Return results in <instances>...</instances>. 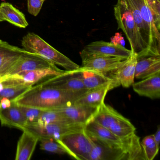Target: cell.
I'll list each match as a JSON object with an SVG mask.
<instances>
[{
  "label": "cell",
  "instance_id": "6da1fadb",
  "mask_svg": "<svg viewBox=\"0 0 160 160\" xmlns=\"http://www.w3.org/2000/svg\"><path fill=\"white\" fill-rule=\"evenodd\" d=\"M92 121L122 139L126 146L128 160H144L141 142L135 127L128 119L104 102L98 108Z\"/></svg>",
  "mask_w": 160,
  "mask_h": 160
},
{
  "label": "cell",
  "instance_id": "7a4b0ae2",
  "mask_svg": "<svg viewBox=\"0 0 160 160\" xmlns=\"http://www.w3.org/2000/svg\"><path fill=\"white\" fill-rule=\"evenodd\" d=\"M89 90L71 92L39 82L32 86L15 101L18 106L49 110L73 103Z\"/></svg>",
  "mask_w": 160,
  "mask_h": 160
},
{
  "label": "cell",
  "instance_id": "3957f363",
  "mask_svg": "<svg viewBox=\"0 0 160 160\" xmlns=\"http://www.w3.org/2000/svg\"><path fill=\"white\" fill-rule=\"evenodd\" d=\"M114 15L118 23V29H121L124 32L129 41L132 52L137 55V58L150 56L134 21L126 0H118L114 7Z\"/></svg>",
  "mask_w": 160,
  "mask_h": 160
},
{
  "label": "cell",
  "instance_id": "277c9868",
  "mask_svg": "<svg viewBox=\"0 0 160 160\" xmlns=\"http://www.w3.org/2000/svg\"><path fill=\"white\" fill-rule=\"evenodd\" d=\"M22 46L26 51L40 55L53 64L62 67L66 71H75L80 67L35 33L29 32L25 35L22 39Z\"/></svg>",
  "mask_w": 160,
  "mask_h": 160
},
{
  "label": "cell",
  "instance_id": "5b68a950",
  "mask_svg": "<svg viewBox=\"0 0 160 160\" xmlns=\"http://www.w3.org/2000/svg\"><path fill=\"white\" fill-rule=\"evenodd\" d=\"M57 140L71 157L78 160H88L93 143L85 128L67 133Z\"/></svg>",
  "mask_w": 160,
  "mask_h": 160
},
{
  "label": "cell",
  "instance_id": "8992f818",
  "mask_svg": "<svg viewBox=\"0 0 160 160\" xmlns=\"http://www.w3.org/2000/svg\"><path fill=\"white\" fill-rule=\"evenodd\" d=\"M85 130L107 147L124 154L128 160V152L123 141L108 129L92 120L85 125Z\"/></svg>",
  "mask_w": 160,
  "mask_h": 160
},
{
  "label": "cell",
  "instance_id": "52a82bcc",
  "mask_svg": "<svg viewBox=\"0 0 160 160\" xmlns=\"http://www.w3.org/2000/svg\"><path fill=\"white\" fill-rule=\"evenodd\" d=\"M85 125L78 123H54L46 125L30 124L26 125L24 130L37 136L39 138H52L58 139L62 136L73 131H78L85 128Z\"/></svg>",
  "mask_w": 160,
  "mask_h": 160
},
{
  "label": "cell",
  "instance_id": "ba28073f",
  "mask_svg": "<svg viewBox=\"0 0 160 160\" xmlns=\"http://www.w3.org/2000/svg\"><path fill=\"white\" fill-rule=\"evenodd\" d=\"M82 60L79 70L93 71L102 73L112 72L117 69L126 59L118 57L89 55L81 57Z\"/></svg>",
  "mask_w": 160,
  "mask_h": 160
},
{
  "label": "cell",
  "instance_id": "9c48e42d",
  "mask_svg": "<svg viewBox=\"0 0 160 160\" xmlns=\"http://www.w3.org/2000/svg\"><path fill=\"white\" fill-rule=\"evenodd\" d=\"M131 50L124 46L112 42L97 41L86 45L80 52V57L89 55H101L127 59L132 54Z\"/></svg>",
  "mask_w": 160,
  "mask_h": 160
},
{
  "label": "cell",
  "instance_id": "30bf717a",
  "mask_svg": "<svg viewBox=\"0 0 160 160\" xmlns=\"http://www.w3.org/2000/svg\"><path fill=\"white\" fill-rule=\"evenodd\" d=\"M57 67L40 55L27 52L23 54L11 67L4 76L16 74L22 72H29Z\"/></svg>",
  "mask_w": 160,
  "mask_h": 160
},
{
  "label": "cell",
  "instance_id": "8fae6325",
  "mask_svg": "<svg viewBox=\"0 0 160 160\" xmlns=\"http://www.w3.org/2000/svg\"><path fill=\"white\" fill-rule=\"evenodd\" d=\"M66 72V70H61L57 66L54 68L22 72L12 75L6 76L2 77V79L10 78L18 85L32 87L44 79L60 75Z\"/></svg>",
  "mask_w": 160,
  "mask_h": 160
},
{
  "label": "cell",
  "instance_id": "7c38bea8",
  "mask_svg": "<svg viewBox=\"0 0 160 160\" xmlns=\"http://www.w3.org/2000/svg\"><path fill=\"white\" fill-rule=\"evenodd\" d=\"M99 107L72 103L53 109L59 112L72 123L86 125L92 120Z\"/></svg>",
  "mask_w": 160,
  "mask_h": 160
},
{
  "label": "cell",
  "instance_id": "4fadbf2b",
  "mask_svg": "<svg viewBox=\"0 0 160 160\" xmlns=\"http://www.w3.org/2000/svg\"><path fill=\"white\" fill-rule=\"evenodd\" d=\"M0 122L2 125L17 128L23 131L27 122L20 107L15 101L0 106Z\"/></svg>",
  "mask_w": 160,
  "mask_h": 160
},
{
  "label": "cell",
  "instance_id": "5bb4252c",
  "mask_svg": "<svg viewBox=\"0 0 160 160\" xmlns=\"http://www.w3.org/2000/svg\"><path fill=\"white\" fill-rule=\"evenodd\" d=\"M41 82L69 91L80 92L88 90L85 88L82 79L73 71H67L62 74L46 78Z\"/></svg>",
  "mask_w": 160,
  "mask_h": 160
},
{
  "label": "cell",
  "instance_id": "9a60e30c",
  "mask_svg": "<svg viewBox=\"0 0 160 160\" xmlns=\"http://www.w3.org/2000/svg\"><path fill=\"white\" fill-rule=\"evenodd\" d=\"M137 61V55L132 52L116 70L111 72L110 75L120 86L123 88H129L134 83Z\"/></svg>",
  "mask_w": 160,
  "mask_h": 160
},
{
  "label": "cell",
  "instance_id": "2e32d148",
  "mask_svg": "<svg viewBox=\"0 0 160 160\" xmlns=\"http://www.w3.org/2000/svg\"><path fill=\"white\" fill-rule=\"evenodd\" d=\"M27 51L0 40V74L2 77Z\"/></svg>",
  "mask_w": 160,
  "mask_h": 160
},
{
  "label": "cell",
  "instance_id": "e0dca14e",
  "mask_svg": "<svg viewBox=\"0 0 160 160\" xmlns=\"http://www.w3.org/2000/svg\"><path fill=\"white\" fill-rule=\"evenodd\" d=\"M73 72L82 79L87 89L92 90L111 84L117 85L118 87L120 86L110 74L108 75V74L93 71L80 70L79 68Z\"/></svg>",
  "mask_w": 160,
  "mask_h": 160
},
{
  "label": "cell",
  "instance_id": "ac0fdd59",
  "mask_svg": "<svg viewBox=\"0 0 160 160\" xmlns=\"http://www.w3.org/2000/svg\"><path fill=\"white\" fill-rule=\"evenodd\" d=\"M132 86L135 92L140 96L151 99H159L160 97V72L134 83Z\"/></svg>",
  "mask_w": 160,
  "mask_h": 160
},
{
  "label": "cell",
  "instance_id": "d6986e66",
  "mask_svg": "<svg viewBox=\"0 0 160 160\" xmlns=\"http://www.w3.org/2000/svg\"><path fill=\"white\" fill-rule=\"evenodd\" d=\"M118 87L114 84L107 85L101 88L89 90L77 99L75 104L98 108L104 102L105 98L109 91Z\"/></svg>",
  "mask_w": 160,
  "mask_h": 160
},
{
  "label": "cell",
  "instance_id": "ffe728a7",
  "mask_svg": "<svg viewBox=\"0 0 160 160\" xmlns=\"http://www.w3.org/2000/svg\"><path fill=\"white\" fill-rule=\"evenodd\" d=\"M23 131L18 142L16 160H30L39 141L37 136L27 130Z\"/></svg>",
  "mask_w": 160,
  "mask_h": 160
},
{
  "label": "cell",
  "instance_id": "44dd1931",
  "mask_svg": "<svg viewBox=\"0 0 160 160\" xmlns=\"http://www.w3.org/2000/svg\"><path fill=\"white\" fill-rule=\"evenodd\" d=\"M160 72V56L137 58L135 78L143 79Z\"/></svg>",
  "mask_w": 160,
  "mask_h": 160
},
{
  "label": "cell",
  "instance_id": "7402d4cb",
  "mask_svg": "<svg viewBox=\"0 0 160 160\" xmlns=\"http://www.w3.org/2000/svg\"><path fill=\"white\" fill-rule=\"evenodd\" d=\"M87 134L89 136L93 143L88 160H126L124 154L110 149L92 136L88 133Z\"/></svg>",
  "mask_w": 160,
  "mask_h": 160
},
{
  "label": "cell",
  "instance_id": "603a6c76",
  "mask_svg": "<svg viewBox=\"0 0 160 160\" xmlns=\"http://www.w3.org/2000/svg\"><path fill=\"white\" fill-rule=\"evenodd\" d=\"M0 9L5 21L20 28H27L28 23L25 15L9 2H2Z\"/></svg>",
  "mask_w": 160,
  "mask_h": 160
},
{
  "label": "cell",
  "instance_id": "cb8c5ba5",
  "mask_svg": "<svg viewBox=\"0 0 160 160\" xmlns=\"http://www.w3.org/2000/svg\"><path fill=\"white\" fill-rule=\"evenodd\" d=\"M25 85L5 86L0 88V106L16 101L31 88Z\"/></svg>",
  "mask_w": 160,
  "mask_h": 160
},
{
  "label": "cell",
  "instance_id": "d4e9b609",
  "mask_svg": "<svg viewBox=\"0 0 160 160\" xmlns=\"http://www.w3.org/2000/svg\"><path fill=\"white\" fill-rule=\"evenodd\" d=\"M54 123H72L59 112L54 109L44 110L36 121L31 124L46 125ZM30 125V124H29Z\"/></svg>",
  "mask_w": 160,
  "mask_h": 160
},
{
  "label": "cell",
  "instance_id": "484cf974",
  "mask_svg": "<svg viewBox=\"0 0 160 160\" xmlns=\"http://www.w3.org/2000/svg\"><path fill=\"white\" fill-rule=\"evenodd\" d=\"M141 145L145 160H153L159 149L154 141L153 134L145 137L141 141Z\"/></svg>",
  "mask_w": 160,
  "mask_h": 160
},
{
  "label": "cell",
  "instance_id": "4316f807",
  "mask_svg": "<svg viewBox=\"0 0 160 160\" xmlns=\"http://www.w3.org/2000/svg\"><path fill=\"white\" fill-rule=\"evenodd\" d=\"M41 150L57 154H67V152L62 145L54 138H39Z\"/></svg>",
  "mask_w": 160,
  "mask_h": 160
},
{
  "label": "cell",
  "instance_id": "83f0119b",
  "mask_svg": "<svg viewBox=\"0 0 160 160\" xmlns=\"http://www.w3.org/2000/svg\"><path fill=\"white\" fill-rule=\"evenodd\" d=\"M19 107L26 118L27 125L34 123L44 110L28 107Z\"/></svg>",
  "mask_w": 160,
  "mask_h": 160
},
{
  "label": "cell",
  "instance_id": "f1b7e54d",
  "mask_svg": "<svg viewBox=\"0 0 160 160\" xmlns=\"http://www.w3.org/2000/svg\"><path fill=\"white\" fill-rule=\"evenodd\" d=\"M153 16L157 30L160 31V0H145Z\"/></svg>",
  "mask_w": 160,
  "mask_h": 160
},
{
  "label": "cell",
  "instance_id": "f546056e",
  "mask_svg": "<svg viewBox=\"0 0 160 160\" xmlns=\"http://www.w3.org/2000/svg\"><path fill=\"white\" fill-rule=\"evenodd\" d=\"M46 0H28V12L32 15L37 16Z\"/></svg>",
  "mask_w": 160,
  "mask_h": 160
},
{
  "label": "cell",
  "instance_id": "4dcf8cb0",
  "mask_svg": "<svg viewBox=\"0 0 160 160\" xmlns=\"http://www.w3.org/2000/svg\"><path fill=\"white\" fill-rule=\"evenodd\" d=\"M154 140L158 148L160 149V126L158 125L157 130L154 134H153Z\"/></svg>",
  "mask_w": 160,
  "mask_h": 160
},
{
  "label": "cell",
  "instance_id": "1f68e13d",
  "mask_svg": "<svg viewBox=\"0 0 160 160\" xmlns=\"http://www.w3.org/2000/svg\"><path fill=\"white\" fill-rule=\"evenodd\" d=\"M3 21H5V19H4L3 14H2V12L1 11V9H0V22H2Z\"/></svg>",
  "mask_w": 160,
  "mask_h": 160
},
{
  "label": "cell",
  "instance_id": "d6a6232c",
  "mask_svg": "<svg viewBox=\"0 0 160 160\" xmlns=\"http://www.w3.org/2000/svg\"><path fill=\"white\" fill-rule=\"evenodd\" d=\"M2 76L0 74V82L2 80Z\"/></svg>",
  "mask_w": 160,
  "mask_h": 160
}]
</instances>
